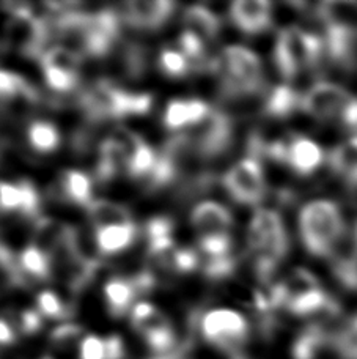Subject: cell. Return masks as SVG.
Wrapping results in <instances>:
<instances>
[{
    "mask_svg": "<svg viewBox=\"0 0 357 359\" xmlns=\"http://www.w3.org/2000/svg\"><path fill=\"white\" fill-rule=\"evenodd\" d=\"M247 245L253 255V269L258 280L271 285V279L290 249L288 233L277 211L260 208L247 229Z\"/></svg>",
    "mask_w": 357,
    "mask_h": 359,
    "instance_id": "1",
    "label": "cell"
},
{
    "mask_svg": "<svg viewBox=\"0 0 357 359\" xmlns=\"http://www.w3.org/2000/svg\"><path fill=\"white\" fill-rule=\"evenodd\" d=\"M299 235L316 257H330L346 235L342 210L330 201H314L299 213Z\"/></svg>",
    "mask_w": 357,
    "mask_h": 359,
    "instance_id": "2",
    "label": "cell"
},
{
    "mask_svg": "<svg viewBox=\"0 0 357 359\" xmlns=\"http://www.w3.org/2000/svg\"><path fill=\"white\" fill-rule=\"evenodd\" d=\"M79 106L90 123L123 118L130 115H145L153 106L150 93H132L107 79L97 81L82 92Z\"/></svg>",
    "mask_w": 357,
    "mask_h": 359,
    "instance_id": "3",
    "label": "cell"
},
{
    "mask_svg": "<svg viewBox=\"0 0 357 359\" xmlns=\"http://www.w3.org/2000/svg\"><path fill=\"white\" fill-rule=\"evenodd\" d=\"M324 50L326 46L321 36L291 25L279 32L274 46V62L279 74L285 81H291L302 72L316 67Z\"/></svg>",
    "mask_w": 357,
    "mask_h": 359,
    "instance_id": "4",
    "label": "cell"
},
{
    "mask_svg": "<svg viewBox=\"0 0 357 359\" xmlns=\"http://www.w3.org/2000/svg\"><path fill=\"white\" fill-rule=\"evenodd\" d=\"M216 72L220 73V88L225 98H242L265 88L263 68L257 54L244 46H227L218 59Z\"/></svg>",
    "mask_w": 357,
    "mask_h": 359,
    "instance_id": "5",
    "label": "cell"
},
{
    "mask_svg": "<svg viewBox=\"0 0 357 359\" xmlns=\"http://www.w3.org/2000/svg\"><path fill=\"white\" fill-rule=\"evenodd\" d=\"M50 30L46 18L38 16L29 5H13L5 27V40L13 49L27 57H43Z\"/></svg>",
    "mask_w": 357,
    "mask_h": 359,
    "instance_id": "6",
    "label": "cell"
},
{
    "mask_svg": "<svg viewBox=\"0 0 357 359\" xmlns=\"http://www.w3.org/2000/svg\"><path fill=\"white\" fill-rule=\"evenodd\" d=\"M200 331L205 341L222 348L227 353L237 355L247 342L248 323L238 311L211 309L200 318Z\"/></svg>",
    "mask_w": 357,
    "mask_h": 359,
    "instance_id": "7",
    "label": "cell"
},
{
    "mask_svg": "<svg viewBox=\"0 0 357 359\" xmlns=\"http://www.w3.org/2000/svg\"><path fill=\"white\" fill-rule=\"evenodd\" d=\"M233 136V118L227 112L214 107L208 118L194 128V133H188L194 155L205 161H211L224 155L232 147Z\"/></svg>",
    "mask_w": 357,
    "mask_h": 359,
    "instance_id": "8",
    "label": "cell"
},
{
    "mask_svg": "<svg viewBox=\"0 0 357 359\" xmlns=\"http://www.w3.org/2000/svg\"><path fill=\"white\" fill-rule=\"evenodd\" d=\"M357 98L334 82H316L301 98L302 111L320 121H345Z\"/></svg>",
    "mask_w": 357,
    "mask_h": 359,
    "instance_id": "9",
    "label": "cell"
},
{
    "mask_svg": "<svg viewBox=\"0 0 357 359\" xmlns=\"http://www.w3.org/2000/svg\"><path fill=\"white\" fill-rule=\"evenodd\" d=\"M222 184L238 203L258 205L266 197V178L261 159L246 156L222 177Z\"/></svg>",
    "mask_w": 357,
    "mask_h": 359,
    "instance_id": "10",
    "label": "cell"
},
{
    "mask_svg": "<svg viewBox=\"0 0 357 359\" xmlns=\"http://www.w3.org/2000/svg\"><path fill=\"white\" fill-rule=\"evenodd\" d=\"M176 8L175 4L165 0H134L121 6L120 15L132 29L139 30H158L169 21Z\"/></svg>",
    "mask_w": 357,
    "mask_h": 359,
    "instance_id": "11",
    "label": "cell"
},
{
    "mask_svg": "<svg viewBox=\"0 0 357 359\" xmlns=\"http://www.w3.org/2000/svg\"><path fill=\"white\" fill-rule=\"evenodd\" d=\"M230 18L247 35H257L271 27L272 6L266 0H239L230 6Z\"/></svg>",
    "mask_w": 357,
    "mask_h": 359,
    "instance_id": "12",
    "label": "cell"
},
{
    "mask_svg": "<svg viewBox=\"0 0 357 359\" xmlns=\"http://www.w3.org/2000/svg\"><path fill=\"white\" fill-rule=\"evenodd\" d=\"M324 153L315 140L304 136L290 139L286 151V165L299 177H309L321 168Z\"/></svg>",
    "mask_w": 357,
    "mask_h": 359,
    "instance_id": "13",
    "label": "cell"
},
{
    "mask_svg": "<svg viewBox=\"0 0 357 359\" xmlns=\"http://www.w3.org/2000/svg\"><path fill=\"white\" fill-rule=\"evenodd\" d=\"M190 224L202 236L227 233V230L233 224V217L230 210L224 205L208 201L195 205L194 210L190 211Z\"/></svg>",
    "mask_w": 357,
    "mask_h": 359,
    "instance_id": "14",
    "label": "cell"
},
{
    "mask_svg": "<svg viewBox=\"0 0 357 359\" xmlns=\"http://www.w3.org/2000/svg\"><path fill=\"white\" fill-rule=\"evenodd\" d=\"M137 226L132 222L115 224V226L101 227L94 232V241H97L98 251L103 255H113L126 251L132 246L137 238Z\"/></svg>",
    "mask_w": 357,
    "mask_h": 359,
    "instance_id": "15",
    "label": "cell"
},
{
    "mask_svg": "<svg viewBox=\"0 0 357 359\" xmlns=\"http://www.w3.org/2000/svg\"><path fill=\"white\" fill-rule=\"evenodd\" d=\"M60 197L69 203L88 208L93 203V182L85 172L78 169L65 170L59 178Z\"/></svg>",
    "mask_w": 357,
    "mask_h": 359,
    "instance_id": "16",
    "label": "cell"
},
{
    "mask_svg": "<svg viewBox=\"0 0 357 359\" xmlns=\"http://www.w3.org/2000/svg\"><path fill=\"white\" fill-rule=\"evenodd\" d=\"M137 292L131 279L112 278L104 285V298L107 309L112 317H125L136 301Z\"/></svg>",
    "mask_w": 357,
    "mask_h": 359,
    "instance_id": "17",
    "label": "cell"
},
{
    "mask_svg": "<svg viewBox=\"0 0 357 359\" xmlns=\"http://www.w3.org/2000/svg\"><path fill=\"white\" fill-rule=\"evenodd\" d=\"M184 25L186 30L200 36L203 41H211L218 38L220 32V19L211 10L202 5H192L184 10Z\"/></svg>",
    "mask_w": 357,
    "mask_h": 359,
    "instance_id": "18",
    "label": "cell"
},
{
    "mask_svg": "<svg viewBox=\"0 0 357 359\" xmlns=\"http://www.w3.org/2000/svg\"><path fill=\"white\" fill-rule=\"evenodd\" d=\"M301 98L298 92L288 84H282L274 87L266 96L265 101V114L271 118H286L295 114L298 107H301Z\"/></svg>",
    "mask_w": 357,
    "mask_h": 359,
    "instance_id": "19",
    "label": "cell"
},
{
    "mask_svg": "<svg viewBox=\"0 0 357 359\" xmlns=\"http://www.w3.org/2000/svg\"><path fill=\"white\" fill-rule=\"evenodd\" d=\"M158 163V153L140 137L126 153V174L131 178L148 180Z\"/></svg>",
    "mask_w": 357,
    "mask_h": 359,
    "instance_id": "20",
    "label": "cell"
},
{
    "mask_svg": "<svg viewBox=\"0 0 357 359\" xmlns=\"http://www.w3.org/2000/svg\"><path fill=\"white\" fill-rule=\"evenodd\" d=\"M87 216L92 226L97 229L115 226V224L132 222L131 211L126 207L111 201H93L90 207L87 208Z\"/></svg>",
    "mask_w": 357,
    "mask_h": 359,
    "instance_id": "21",
    "label": "cell"
},
{
    "mask_svg": "<svg viewBox=\"0 0 357 359\" xmlns=\"http://www.w3.org/2000/svg\"><path fill=\"white\" fill-rule=\"evenodd\" d=\"M27 142L38 153H52L60 147L62 136L59 128L48 120H34L27 126Z\"/></svg>",
    "mask_w": 357,
    "mask_h": 359,
    "instance_id": "22",
    "label": "cell"
},
{
    "mask_svg": "<svg viewBox=\"0 0 357 359\" xmlns=\"http://www.w3.org/2000/svg\"><path fill=\"white\" fill-rule=\"evenodd\" d=\"M52 259L34 243L25 246L19 254V266L27 279L48 280L52 273Z\"/></svg>",
    "mask_w": 357,
    "mask_h": 359,
    "instance_id": "23",
    "label": "cell"
},
{
    "mask_svg": "<svg viewBox=\"0 0 357 359\" xmlns=\"http://www.w3.org/2000/svg\"><path fill=\"white\" fill-rule=\"evenodd\" d=\"M35 95L40 93L21 74L0 69V107L6 109L8 106L15 104L19 100L29 98V96Z\"/></svg>",
    "mask_w": 357,
    "mask_h": 359,
    "instance_id": "24",
    "label": "cell"
},
{
    "mask_svg": "<svg viewBox=\"0 0 357 359\" xmlns=\"http://www.w3.org/2000/svg\"><path fill=\"white\" fill-rule=\"evenodd\" d=\"M329 342V337L324 332L321 325H309L299 332L293 344V358L295 359H315L320 353L324 344Z\"/></svg>",
    "mask_w": 357,
    "mask_h": 359,
    "instance_id": "25",
    "label": "cell"
},
{
    "mask_svg": "<svg viewBox=\"0 0 357 359\" xmlns=\"http://www.w3.org/2000/svg\"><path fill=\"white\" fill-rule=\"evenodd\" d=\"M329 164L335 174L349 180L357 178V136L345 140L329 153Z\"/></svg>",
    "mask_w": 357,
    "mask_h": 359,
    "instance_id": "26",
    "label": "cell"
},
{
    "mask_svg": "<svg viewBox=\"0 0 357 359\" xmlns=\"http://www.w3.org/2000/svg\"><path fill=\"white\" fill-rule=\"evenodd\" d=\"M41 67L79 74L82 67V57L78 50L68 48L65 44H60V46H52L46 49V53L41 57Z\"/></svg>",
    "mask_w": 357,
    "mask_h": 359,
    "instance_id": "27",
    "label": "cell"
},
{
    "mask_svg": "<svg viewBox=\"0 0 357 359\" xmlns=\"http://www.w3.org/2000/svg\"><path fill=\"white\" fill-rule=\"evenodd\" d=\"M159 68L169 78H184L192 69V63L180 49H162L159 54Z\"/></svg>",
    "mask_w": 357,
    "mask_h": 359,
    "instance_id": "28",
    "label": "cell"
},
{
    "mask_svg": "<svg viewBox=\"0 0 357 359\" xmlns=\"http://www.w3.org/2000/svg\"><path fill=\"white\" fill-rule=\"evenodd\" d=\"M36 306L38 312L41 313L43 317L48 318H68L71 317L73 311L69 309V306L63 301L59 294L50 290H43L38 293L36 297Z\"/></svg>",
    "mask_w": 357,
    "mask_h": 359,
    "instance_id": "29",
    "label": "cell"
},
{
    "mask_svg": "<svg viewBox=\"0 0 357 359\" xmlns=\"http://www.w3.org/2000/svg\"><path fill=\"white\" fill-rule=\"evenodd\" d=\"M200 251L206 255L208 260L230 257L233 241L228 233H213L203 235L199 240Z\"/></svg>",
    "mask_w": 357,
    "mask_h": 359,
    "instance_id": "30",
    "label": "cell"
},
{
    "mask_svg": "<svg viewBox=\"0 0 357 359\" xmlns=\"http://www.w3.org/2000/svg\"><path fill=\"white\" fill-rule=\"evenodd\" d=\"M335 348L345 359H357V316L342 326L334 337Z\"/></svg>",
    "mask_w": 357,
    "mask_h": 359,
    "instance_id": "31",
    "label": "cell"
},
{
    "mask_svg": "<svg viewBox=\"0 0 357 359\" xmlns=\"http://www.w3.org/2000/svg\"><path fill=\"white\" fill-rule=\"evenodd\" d=\"M164 126L170 131H180L190 126L189 100L170 101L164 111Z\"/></svg>",
    "mask_w": 357,
    "mask_h": 359,
    "instance_id": "32",
    "label": "cell"
},
{
    "mask_svg": "<svg viewBox=\"0 0 357 359\" xmlns=\"http://www.w3.org/2000/svg\"><path fill=\"white\" fill-rule=\"evenodd\" d=\"M43 74L44 81H46V86L57 93L74 92L79 86V74L66 73L62 72V69L54 68H43Z\"/></svg>",
    "mask_w": 357,
    "mask_h": 359,
    "instance_id": "33",
    "label": "cell"
},
{
    "mask_svg": "<svg viewBox=\"0 0 357 359\" xmlns=\"http://www.w3.org/2000/svg\"><path fill=\"white\" fill-rule=\"evenodd\" d=\"M19 186H21V192H22V208H21V215L27 219H40L38 215H40L41 210V197L40 192H38L36 186L30 182V180H21L18 182Z\"/></svg>",
    "mask_w": 357,
    "mask_h": 359,
    "instance_id": "34",
    "label": "cell"
},
{
    "mask_svg": "<svg viewBox=\"0 0 357 359\" xmlns=\"http://www.w3.org/2000/svg\"><path fill=\"white\" fill-rule=\"evenodd\" d=\"M200 266V257L194 249L183 248L176 249L170 257V271L175 273H192Z\"/></svg>",
    "mask_w": 357,
    "mask_h": 359,
    "instance_id": "35",
    "label": "cell"
},
{
    "mask_svg": "<svg viewBox=\"0 0 357 359\" xmlns=\"http://www.w3.org/2000/svg\"><path fill=\"white\" fill-rule=\"evenodd\" d=\"M82 339H84L82 337V328L74 323L62 325L50 332V342L57 348H68L78 342L80 344Z\"/></svg>",
    "mask_w": 357,
    "mask_h": 359,
    "instance_id": "36",
    "label": "cell"
},
{
    "mask_svg": "<svg viewBox=\"0 0 357 359\" xmlns=\"http://www.w3.org/2000/svg\"><path fill=\"white\" fill-rule=\"evenodd\" d=\"M22 208V192L19 183L0 182V210L2 211H18Z\"/></svg>",
    "mask_w": 357,
    "mask_h": 359,
    "instance_id": "37",
    "label": "cell"
},
{
    "mask_svg": "<svg viewBox=\"0 0 357 359\" xmlns=\"http://www.w3.org/2000/svg\"><path fill=\"white\" fill-rule=\"evenodd\" d=\"M237 266H238V262L233 255L224 259H211L203 265V273H205L209 279L220 280L233 276Z\"/></svg>",
    "mask_w": 357,
    "mask_h": 359,
    "instance_id": "38",
    "label": "cell"
},
{
    "mask_svg": "<svg viewBox=\"0 0 357 359\" xmlns=\"http://www.w3.org/2000/svg\"><path fill=\"white\" fill-rule=\"evenodd\" d=\"M79 359H107L106 339L99 336H85L79 344Z\"/></svg>",
    "mask_w": 357,
    "mask_h": 359,
    "instance_id": "39",
    "label": "cell"
},
{
    "mask_svg": "<svg viewBox=\"0 0 357 359\" xmlns=\"http://www.w3.org/2000/svg\"><path fill=\"white\" fill-rule=\"evenodd\" d=\"M43 328V316L40 312L34 309H27L21 312V317H19V330H21L24 334H35Z\"/></svg>",
    "mask_w": 357,
    "mask_h": 359,
    "instance_id": "40",
    "label": "cell"
},
{
    "mask_svg": "<svg viewBox=\"0 0 357 359\" xmlns=\"http://www.w3.org/2000/svg\"><path fill=\"white\" fill-rule=\"evenodd\" d=\"M106 345H107V359H125L126 350L123 339L120 336H109L106 337Z\"/></svg>",
    "mask_w": 357,
    "mask_h": 359,
    "instance_id": "41",
    "label": "cell"
},
{
    "mask_svg": "<svg viewBox=\"0 0 357 359\" xmlns=\"http://www.w3.org/2000/svg\"><path fill=\"white\" fill-rule=\"evenodd\" d=\"M18 332L8 320L0 317V345H11L16 342Z\"/></svg>",
    "mask_w": 357,
    "mask_h": 359,
    "instance_id": "42",
    "label": "cell"
}]
</instances>
